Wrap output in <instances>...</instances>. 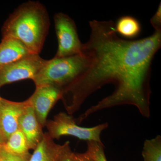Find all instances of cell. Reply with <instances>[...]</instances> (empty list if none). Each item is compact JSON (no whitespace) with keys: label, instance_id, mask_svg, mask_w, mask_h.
<instances>
[{"label":"cell","instance_id":"21","mask_svg":"<svg viewBox=\"0 0 161 161\" xmlns=\"http://www.w3.org/2000/svg\"><path fill=\"white\" fill-rule=\"evenodd\" d=\"M1 96H0V98H1Z\"/></svg>","mask_w":161,"mask_h":161},{"label":"cell","instance_id":"9","mask_svg":"<svg viewBox=\"0 0 161 161\" xmlns=\"http://www.w3.org/2000/svg\"><path fill=\"white\" fill-rule=\"evenodd\" d=\"M29 102L19 119V129L26 137L30 150H34L43 140L44 133Z\"/></svg>","mask_w":161,"mask_h":161},{"label":"cell","instance_id":"12","mask_svg":"<svg viewBox=\"0 0 161 161\" xmlns=\"http://www.w3.org/2000/svg\"><path fill=\"white\" fill-rule=\"evenodd\" d=\"M115 30L119 36L130 40L136 38L140 35L142 25L140 22L134 17L123 16L116 20Z\"/></svg>","mask_w":161,"mask_h":161},{"label":"cell","instance_id":"7","mask_svg":"<svg viewBox=\"0 0 161 161\" xmlns=\"http://www.w3.org/2000/svg\"><path fill=\"white\" fill-rule=\"evenodd\" d=\"M36 86L35 92L28 99L38 121L43 128L46 127L50 111L62 98L63 89L51 84Z\"/></svg>","mask_w":161,"mask_h":161},{"label":"cell","instance_id":"6","mask_svg":"<svg viewBox=\"0 0 161 161\" xmlns=\"http://www.w3.org/2000/svg\"><path fill=\"white\" fill-rule=\"evenodd\" d=\"M47 60L31 54L13 63L0 66V87L24 79H33L45 65Z\"/></svg>","mask_w":161,"mask_h":161},{"label":"cell","instance_id":"18","mask_svg":"<svg viewBox=\"0 0 161 161\" xmlns=\"http://www.w3.org/2000/svg\"><path fill=\"white\" fill-rule=\"evenodd\" d=\"M150 21L156 31H161V3L159 4L158 8L150 19Z\"/></svg>","mask_w":161,"mask_h":161},{"label":"cell","instance_id":"5","mask_svg":"<svg viewBox=\"0 0 161 161\" xmlns=\"http://www.w3.org/2000/svg\"><path fill=\"white\" fill-rule=\"evenodd\" d=\"M54 21L58 41V49L55 58H64L81 53L83 43L79 40L75 21L63 13L55 14Z\"/></svg>","mask_w":161,"mask_h":161},{"label":"cell","instance_id":"1","mask_svg":"<svg viewBox=\"0 0 161 161\" xmlns=\"http://www.w3.org/2000/svg\"><path fill=\"white\" fill-rule=\"evenodd\" d=\"M91 34L82 52L89 64L84 72L63 88L61 100L67 113L78 112L90 95L108 83L115 89L75 119L80 124L93 113L117 106L131 105L146 118L150 116L151 65L161 47V31L140 40L124 39L117 35L115 23L90 21Z\"/></svg>","mask_w":161,"mask_h":161},{"label":"cell","instance_id":"19","mask_svg":"<svg viewBox=\"0 0 161 161\" xmlns=\"http://www.w3.org/2000/svg\"><path fill=\"white\" fill-rule=\"evenodd\" d=\"M74 158L75 161H95L86 151L82 153L74 152Z\"/></svg>","mask_w":161,"mask_h":161},{"label":"cell","instance_id":"10","mask_svg":"<svg viewBox=\"0 0 161 161\" xmlns=\"http://www.w3.org/2000/svg\"><path fill=\"white\" fill-rule=\"evenodd\" d=\"M27 47L17 39L3 37L0 43V66L6 65L31 54Z\"/></svg>","mask_w":161,"mask_h":161},{"label":"cell","instance_id":"4","mask_svg":"<svg viewBox=\"0 0 161 161\" xmlns=\"http://www.w3.org/2000/svg\"><path fill=\"white\" fill-rule=\"evenodd\" d=\"M108 126V123H105L90 128L79 126L72 115L64 112L55 115L53 119L47 121L46 125L47 133L53 139L70 136L81 140L94 141L100 143H103L101 134Z\"/></svg>","mask_w":161,"mask_h":161},{"label":"cell","instance_id":"20","mask_svg":"<svg viewBox=\"0 0 161 161\" xmlns=\"http://www.w3.org/2000/svg\"><path fill=\"white\" fill-rule=\"evenodd\" d=\"M5 140L4 139V136H3V133H2V131L0 130V148L3 147L4 144L5 143Z\"/></svg>","mask_w":161,"mask_h":161},{"label":"cell","instance_id":"14","mask_svg":"<svg viewBox=\"0 0 161 161\" xmlns=\"http://www.w3.org/2000/svg\"><path fill=\"white\" fill-rule=\"evenodd\" d=\"M142 155L144 161H161L160 135L145 141Z\"/></svg>","mask_w":161,"mask_h":161},{"label":"cell","instance_id":"16","mask_svg":"<svg viewBox=\"0 0 161 161\" xmlns=\"http://www.w3.org/2000/svg\"><path fill=\"white\" fill-rule=\"evenodd\" d=\"M31 154L30 153L24 154H15L3 147L0 148V161H29Z\"/></svg>","mask_w":161,"mask_h":161},{"label":"cell","instance_id":"17","mask_svg":"<svg viewBox=\"0 0 161 161\" xmlns=\"http://www.w3.org/2000/svg\"><path fill=\"white\" fill-rule=\"evenodd\" d=\"M58 161H75L74 152L72 151L69 141L65 142V146Z\"/></svg>","mask_w":161,"mask_h":161},{"label":"cell","instance_id":"3","mask_svg":"<svg viewBox=\"0 0 161 161\" xmlns=\"http://www.w3.org/2000/svg\"><path fill=\"white\" fill-rule=\"evenodd\" d=\"M89 64V58L83 52L69 57H54L47 60L32 80L36 86L51 84L63 89L82 74Z\"/></svg>","mask_w":161,"mask_h":161},{"label":"cell","instance_id":"11","mask_svg":"<svg viewBox=\"0 0 161 161\" xmlns=\"http://www.w3.org/2000/svg\"><path fill=\"white\" fill-rule=\"evenodd\" d=\"M65 146L56 143L48 135L44 133L43 140L34 150L29 161H58Z\"/></svg>","mask_w":161,"mask_h":161},{"label":"cell","instance_id":"13","mask_svg":"<svg viewBox=\"0 0 161 161\" xmlns=\"http://www.w3.org/2000/svg\"><path fill=\"white\" fill-rule=\"evenodd\" d=\"M3 147L6 150L15 154H24L29 153L26 137L19 129L9 136Z\"/></svg>","mask_w":161,"mask_h":161},{"label":"cell","instance_id":"8","mask_svg":"<svg viewBox=\"0 0 161 161\" xmlns=\"http://www.w3.org/2000/svg\"><path fill=\"white\" fill-rule=\"evenodd\" d=\"M29 103L28 99L14 102L0 98V130L5 141L19 129V119Z\"/></svg>","mask_w":161,"mask_h":161},{"label":"cell","instance_id":"2","mask_svg":"<svg viewBox=\"0 0 161 161\" xmlns=\"http://www.w3.org/2000/svg\"><path fill=\"white\" fill-rule=\"evenodd\" d=\"M49 26V15L45 6L40 2L29 1L19 6L6 20L2 27L3 38L17 39L31 53L39 55Z\"/></svg>","mask_w":161,"mask_h":161},{"label":"cell","instance_id":"15","mask_svg":"<svg viewBox=\"0 0 161 161\" xmlns=\"http://www.w3.org/2000/svg\"><path fill=\"white\" fill-rule=\"evenodd\" d=\"M86 152L95 161H108L104 152L103 143L94 141L87 142Z\"/></svg>","mask_w":161,"mask_h":161}]
</instances>
